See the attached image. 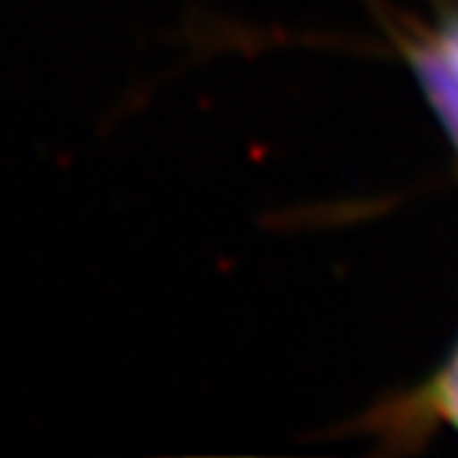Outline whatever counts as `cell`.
<instances>
[{
    "label": "cell",
    "mask_w": 458,
    "mask_h": 458,
    "mask_svg": "<svg viewBox=\"0 0 458 458\" xmlns=\"http://www.w3.org/2000/svg\"><path fill=\"white\" fill-rule=\"evenodd\" d=\"M417 81L439 114L447 136L458 149V58L439 42H417L409 47Z\"/></svg>",
    "instance_id": "cell-1"
},
{
    "label": "cell",
    "mask_w": 458,
    "mask_h": 458,
    "mask_svg": "<svg viewBox=\"0 0 458 458\" xmlns=\"http://www.w3.org/2000/svg\"><path fill=\"white\" fill-rule=\"evenodd\" d=\"M428 403L439 417H445L453 428H458V348L450 356V362L445 370L437 376L431 392H428Z\"/></svg>",
    "instance_id": "cell-2"
},
{
    "label": "cell",
    "mask_w": 458,
    "mask_h": 458,
    "mask_svg": "<svg viewBox=\"0 0 458 458\" xmlns=\"http://www.w3.org/2000/svg\"><path fill=\"white\" fill-rule=\"evenodd\" d=\"M442 45L458 58V20H453L450 25H447V30H445V37H442Z\"/></svg>",
    "instance_id": "cell-3"
}]
</instances>
